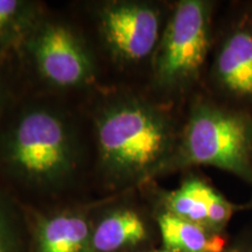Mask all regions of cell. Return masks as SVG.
<instances>
[{
	"instance_id": "12",
	"label": "cell",
	"mask_w": 252,
	"mask_h": 252,
	"mask_svg": "<svg viewBox=\"0 0 252 252\" xmlns=\"http://www.w3.org/2000/svg\"><path fill=\"white\" fill-rule=\"evenodd\" d=\"M0 252H31L27 209L0 191Z\"/></svg>"
},
{
	"instance_id": "1",
	"label": "cell",
	"mask_w": 252,
	"mask_h": 252,
	"mask_svg": "<svg viewBox=\"0 0 252 252\" xmlns=\"http://www.w3.org/2000/svg\"><path fill=\"white\" fill-rule=\"evenodd\" d=\"M182 121L156 99L119 100L100 112L96 137L102 167L116 186L145 185L168 174Z\"/></svg>"
},
{
	"instance_id": "5",
	"label": "cell",
	"mask_w": 252,
	"mask_h": 252,
	"mask_svg": "<svg viewBox=\"0 0 252 252\" xmlns=\"http://www.w3.org/2000/svg\"><path fill=\"white\" fill-rule=\"evenodd\" d=\"M216 20L203 91L252 115V0H235Z\"/></svg>"
},
{
	"instance_id": "7",
	"label": "cell",
	"mask_w": 252,
	"mask_h": 252,
	"mask_svg": "<svg viewBox=\"0 0 252 252\" xmlns=\"http://www.w3.org/2000/svg\"><path fill=\"white\" fill-rule=\"evenodd\" d=\"M41 76L60 88L80 87L93 80L94 65L89 50L70 28L45 23L27 40Z\"/></svg>"
},
{
	"instance_id": "10",
	"label": "cell",
	"mask_w": 252,
	"mask_h": 252,
	"mask_svg": "<svg viewBox=\"0 0 252 252\" xmlns=\"http://www.w3.org/2000/svg\"><path fill=\"white\" fill-rule=\"evenodd\" d=\"M94 209L84 206L27 209L31 252H91Z\"/></svg>"
},
{
	"instance_id": "8",
	"label": "cell",
	"mask_w": 252,
	"mask_h": 252,
	"mask_svg": "<svg viewBox=\"0 0 252 252\" xmlns=\"http://www.w3.org/2000/svg\"><path fill=\"white\" fill-rule=\"evenodd\" d=\"M151 206L182 220L216 231H228L229 223L242 212H250L249 203H236L220 193L204 176L188 174L171 190L154 189Z\"/></svg>"
},
{
	"instance_id": "14",
	"label": "cell",
	"mask_w": 252,
	"mask_h": 252,
	"mask_svg": "<svg viewBox=\"0 0 252 252\" xmlns=\"http://www.w3.org/2000/svg\"><path fill=\"white\" fill-rule=\"evenodd\" d=\"M224 252H252V229H244L231 237Z\"/></svg>"
},
{
	"instance_id": "15",
	"label": "cell",
	"mask_w": 252,
	"mask_h": 252,
	"mask_svg": "<svg viewBox=\"0 0 252 252\" xmlns=\"http://www.w3.org/2000/svg\"><path fill=\"white\" fill-rule=\"evenodd\" d=\"M147 252H172V251H168V250H166V249H162V248H158V249H154V250H151Z\"/></svg>"
},
{
	"instance_id": "3",
	"label": "cell",
	"mask_w": 252,
	"mask_h": 252,
	"mask_svg": "<svg viewBox=\"0 0 252 252\" xmlns=\"http://www.w3.org/2000/svg\"><path fill=\"white\" fill-rule=\"evenodd\" d=\"M208 166L252 188V115L201 90L188 102L169 173Z\"/></svg>"
},
{
	"instance_id": "6",
	"label": "cell",
	"mask_w": 252,
	"mask_h": 252,
	"mask_svg": "<svg viewBox=\"0 0 252 252\" xmlns=\"http://www.w3.org/2000/svg\"><path fill=\"white\" fill-rule=\"evenodd\" d=\"M153 2H110L99 13L100 33L116 58L140 63L153 58L168 14Z\"/></svg>"
},
{
	"instance_id": "4",
	"label": "cell",
	"mask_w": 252,
	"mask_h": 252,
	"mask_svg": "<svg viewBox=\"0 0 252 252\" xmlns=\"http://www.w3.org/2000/svg\"><path fill=\"white\" fill-rule=\"evenodd\" d=\"M7 168L34 187L62 186L76 163V146L67 122L48 109H31L19 117L2 143Z\"/></svg>"
},
{
	"instance_id": "2",
	"label": "cell",
	"mask_w": 252,
	"mask_h": 252,
	"mask_svg": "<svg viewBox=\"0 0 252 252\" xmlns=\"http://www.w3.org/2000/svg\"><path fill=\"white\" fill-rule=\"evenodd\" d=\"M219 2L180 0L169 11L151 60L152 87L159 103L174 108L203 89L212 54ZM175 109V108H174Z\"/></svg>"
},
{
	"instance_id": "11",
	"label": "cell",
	"mask_w": 252,
	"mask_h": 252,
	"mask_svg": "<svg viewBox=\"0 0 252 252\" xmlns=\"http://www.w3.org/2000/svg\"><path fill=\"white\" fill-rule=\"evenodd\" d=\"M154 209L160 248L172 252H224L231 241L228 231H216Z\"/></svg>"
},
{
	"instance_id": "16",
	"label": "cell",
	"mask_w": 252,
	"mask_h": 252,
	"mask_svg": "<svg viewBox=\"0 0 252 252\" xmlns=\"http://www.w3.org/2000/svg\"><path fill=\"white\" fill-rule=\"evenodd\" d=\"M248 203H249V206H250V209L252 210V196H251V198H250V200H249V201H248Z\"/></svg>"
},
{
	"instance_id": "9",
	"label": "cell",
	"mask_w": 252,
	"mask_h": 252,
	"mask_svg": "<svg viewBox=\"0 0 252 252\" xmlns=\"http://www.w3.org/2000/svg\"><path fill=\"white\" fill-rule=\"evenodd\" d=\"M158 248L159 229L151 203L121 202L94 209L91 252H147Z\"/></svg>"
},
{
	"instance_id": "13",
	"label": "cell",
	"mask_w": 252,
	"mask_h": 252,
	"mask_svg": "<svg viewBox=\"0 0 252 252\" xmlns=\"http://www.w3.org/2000/svg\"><path fill=\"white\" fill-rule=\"evenodd\" d=\"M33 6L20 0H0V48L14 42L30 30Z\"/></svg>"
}]
</instances>
